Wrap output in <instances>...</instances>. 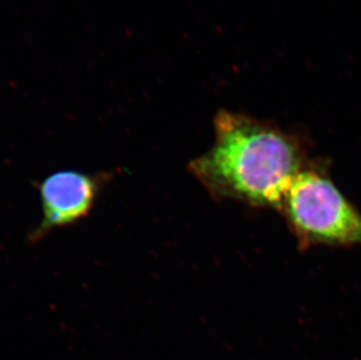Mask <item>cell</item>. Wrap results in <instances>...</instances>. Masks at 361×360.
<instances>
[{"label":"cell","instance_id":"6da1fadb","mask_svg":"<svg viewBox=\"0 0 361 360\" xmlns=\"http://www.w3.org/2000/svg\"><path fill=\"white\" fill-rule=\"evenodd\" d=\"M296 135L239 112L214 117V143L188 164V172L215 199L280 211L297 174L307 167Z\"/></svg>","mask_w":361,"mask_h":360},{"label":"cell","instance_id":"7a4b0ae2","mask_svg":"<svg viewBox=\"0 0 361 360\" xmlns=\"http://www.w3.org/2000/svg\"><path fill=\"white\" fill-rule=\"evenodd\" d=\"M280 211L300 247L361 246L360 212L314 165L297 174Z\"/></svg>","mask_w":361,"mask_h":360},{"label":"cell","instance_id":"3957f363","mask_svg":"<svg viewBox=\"0 0 361 360\" xmlns=\"http://www.w3.org/2000/svg\"><path fill=\"white\" fill-rule=\"evenodd\" d=\"M113 171L89 174L62 170L35 183L40 196L41 220L27 235L28 244H38L59 228L69 227L89 217Z\"/></svg>","mask_w":361,"mask_h":360}]
</instances>
